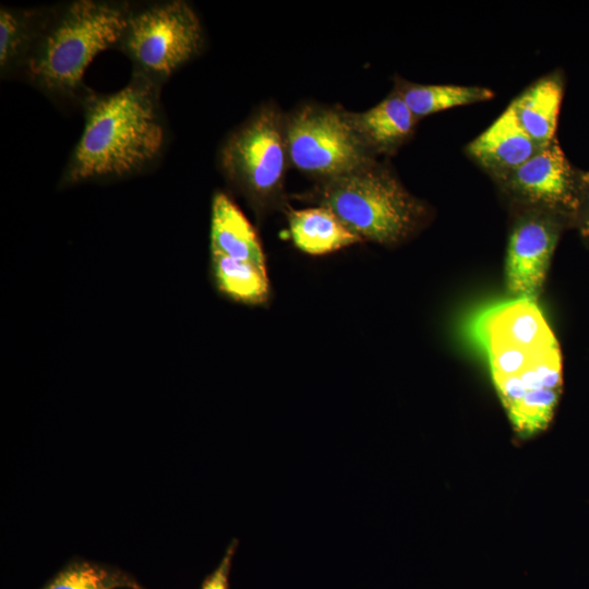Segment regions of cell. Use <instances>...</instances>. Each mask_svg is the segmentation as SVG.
<instances>
[{
    "label": "cell",
    "instance_id": "obj_10",
    "mask_svg": "<svg viewBox=\"0 0 589 589\" xmlns=\"http://www.w3.org/2000/svg\"><path fill=\"white\" fill-rule=\"evenodd\" d=\"M541 148L526 133L510 104L468 144L467 152L498 179L526 163Z\"/></svg>",
    "mask_w": 589,
    "mask_h": 589
},
{
    "label": "cell",
    "instance_id": "obj_8",
    "mask_svg": "<svg viewBox=\"0 0 589 589\" xmlns=\"http://www.w3.org/2000/svg\"><path fill=\"white\" fill-rule=\"evenodd\" d=\"M581 172L570 165L555 139L498 179L522 202L556 216L576 218L580 205Z\"/></svg>",
    "mask_w": 589,
    "mask_h": 589
},
{
    "label": "cell",
    "instance_id": "obj_19",
    "mask_svg": "<svg viewBox=\"0 0 589 589\" xmlns=\"http://www.w3.org/2000/svg\"><path fill=\"white\" fill-rule=\"evenodd\" d=\"M237 546L238 540L233 539L217 568L202 582L201 589H229V573Z\"/></svg>",
    "mask_w": 589,
    "mask_h": 589
},
{
    "label": "cell",
    "instance_id": "obj_2",
    "mask_svg": "<svg viewBox=\"0 0 589 589\" xmlns=\"http://www.w3.org/2000/svg\"><path fill=\"white\" fill-rule=\"evenodd\" d=\"M160 87L132 74L131 81L112 94L92 92L82 104L84 129L60 184L124 178L153 165L166 143Z\"/></svg>",
    "mask_w": 589,
    "mask_h": 589
},
{
    "label": "cell",
    "instance_id": "obj_13",
    "mask_svg": "<svg viewBox=\"0 0 589 589\" xmlns=\"http://www.w3.org/2000/svg\"><path fill=\"white\" fill-rule=\"evenodd\" d=\"M349 118L365 144L377 152H392L413 132L418 118L395 91L376 106Z\"/></svg>",
    "mask_w": 589,
    "mask_h": 589
},
{
    "label": "cell",
    "instance_id": "obj_4",
    "mask_svg": "<svg viewBox=\"0 0 589 589\" xmlns=\"http://www.w3.org/2000/svg\"><path fill=\"white\" fill-rule=\"evenodd\" d=\"M310 199L362 241L383 245L406 241L426 217L425 206L390 171L374 165L325 180Z\"/></svg>",
    "mask_w": 589,
    "mask_h": 589
},
{
    "label": "cell",
    "instance_id": "obj_16",
    "mask_svg": "<svg viewBox=\"0 0 589 589\" xmlns=\"http://www.w3.org/2000/svg\"><path fill=\"white\" fill-rule=\"evenodd\" d=\"M211 275L216 289L235 302L260 305L268 301L266 267L211 252Z\"/></svg>",
    "mask_w": 589,
    "mask_h": 589
},
{
    "label": "cell",
    "instance_id": "obj_14",
    "mask_svg": "<svg viewBox=\"0 0 589 589\" xmlns=\"http://www.w3.org/2000/svg\"><path fill=\"white\" fill-rule=\"evenodd\" d=\"M288 221L293 244L308 254H326L362 241L323 206L291 211Z\"/></svg>",
    "mask_w": 589,
    "mask_h": 589
},
{
    "label": "cell",
    "instance_id": "obj_9",
    "mask_svg": "<svg viewBox=\"0 0 589 589\" xmlns=\"http://www.w3.org/2000/svg\"><path fill=\"white\" fill-rule=\"evenodd\" d=\"M558 233L557 216L540 209L515 224L505 257V283L512 298L537 301Z\"/></svg>",
    "mask_w": 589,
    "mask_h": 589
},
{
    "label": "cell",
    "instance_id": "obj_15",
    "mask_svg": "<svg viewBox=\"0 0 589 589\" xmlns=\"http://www.w3.org/2000/svg\"><path fill=\"white\" fill-rule=\"evenodd\" d=\"M50 8H0V74L2 77L23 71Z\"/></svg>",
    "mask_w": 589,
    "mask_h": 589
},
{
    "label": "cell",
    "instance_id": "obj_20",
    "mask_svg": "<svg viewBox=\"0 0 589 589\" xmlns=\"http://www.w3.org/2000/svg\"><path fill=\"white\" fill-rule=\"evenodd\" d=\"M575 219L581 235L589 241V172H581L580 205Z\"/></svg>",
    "mask_w": 589,
    "mask_h": 589
},
{
    "label": "cell",
    "instance_id": "obj_3",
    "mask_svg": "<svg viewBox=\"0 0 589 589\" xmlns=\"http://www.w3.org/2000/svg\"><path fill=\"white\" fill-rule=\"evenodd\" d=\"M132 4L108 0H75L50 8L23 72L48 96L79 100L92 93L83 82L94 58L116 48Z\"/></svg>",
    "mask_w": 589,
    "mask_h": 589
},
{
    "label": "cell",
    "instance_id": "obj_18",
    "mask_svg": "<svg viewBox=\"0 0 589 589\" xmlns=\"http://www.w3.org/2000/svg\"><path fill=\"white\" fill-rule=\"evenodd\" d=\"M143 589L127 574L87 561L67 565L43 589Z\"/></svg>",
    "mask_w": 589,
    "mask_h": 589
},
{
    "label": "cell",
    "instance_id": "obj_17",
    "mask_svg": "<svg viewBox=\"0 0 589 589\" xmlns=\"http://www.w3.org/2000/svg\"><path fill=\"white\" fill-rule=\"evenodd\" d=\"M396 92L418 119L449 108L485 101L494 97L493 91L486 87L450 84L423 85L402 82L397 84Z\"/></svg>",
    "mask_w": 589,
    "mask_h": 589
},
{
    "label": "cell",
    "instance_id": "obj_1",
    "mask_svg": "<svg viewBox=\"0 0 589 589\" xmlns=\"http://www.w3.org/2000/svg\"><path fill=\"white\" fill-rule=\"evenodd\" d=\"M468 332L485 357L497 396L516 433L551 422L562 389L558 342L536 300L512 298L478 312Z\"/></svg>",
    "mask_w": 589,
    "mask_h": 589
},
{
    "label": "cell",
    "instance_id": "obj_6",
    "mask_svg": "<svg viewBox=\"0 0 589 589\" xmlns=\"http://www.w3.org/2000/svg\"><path fill=\"white\" fill-rule=\"evenodd\" d=\"M287 153L279 115L263 108L227 139L220 165L226 178L255 208L263 209L279 200Z\"/></svg>",
    "mask_w": 589,
    "mask_h": 589
},
{
    "label": "cell",
    "instance_id": "obj_11",
    "mask_svg": "<svg viewBox=\"0 0 589 589\" xmlns=\"http://www.w3.org/2000/svg\"><path fill=\"white\" fill-rule=\"evenodd\" d=\"M211 252L266 267L260 239L241 209L225 193L217 192L212 202Z\"/></svg>",
    "mask_w": 589,
    "mask_h": 589
},
{
    "label": "cell",
    "instance_id": "obj_12",
    "mask_svg": "<svg viewBox=\"0 0 589 589\" xmlns=\"http://www.w3.org/2000/svg\"><path fill=\"white\" fill-rule=\"evenodd\" d=\"M563 92V75L554 72L536 81L510 103L519 123L540 147L556 139Z\"/></svg>",
    "mask_w": 589,
    "mask_h": 589
},
{
    "label": "cell",
    "instance_id": "obj_5",
    "mask_svg": "<svg viewBox=\"0 0 589 589\" xmlns=\"http://www.w3.org/2000/svg\"><path fill=\"white\" fill-rule=\"evenodd\" d=\"M201 22L182 0L153 2L131 8L116 46L132 62L133 74L161 85L203 47Z\"/></svg>",
    "mask_w": 589,
    "mask_h": 589
},
{
    "label": "cell",
    "instance_id": "obj_7",
    "mask_svg": "<svg viewBox=\"0 0 589 589\" xmlns=\"http://www.w3.org/2000/svg\"><path fill=\"white\" fill-rule=\"evenodd\" d=\"M285 132L293 165L325 180L374 165L372 149L356 131L349 113L303 107L288 119Z\"/></svg>",
    "mask_w": 589,
    "mask_h": 589
}]
</instances>
